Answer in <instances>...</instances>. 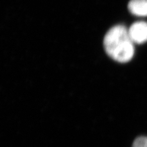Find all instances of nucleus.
Wrapping results in <instances>:
<instances>
[{"mask_svg":"<svg viewBox=\"0 0 147 147\" xmlns=\"http://www.w3.org/2000/svg\"><path fill=\"white\" fill-rule=\"evenodd\" d=\"M128 32L134 43L143 44L147 42V23L146 22H136L129 27Z\"/></svg>","mask_w":147,"mask_h":147,"instance_id":"obj_2","label":"nucleus"},{"mask_svg":"<svg viewBox=\"0 0 147 147\" xmlns=\"http://www.w3.org/2000/svg\"><path fill=\"white\" fill-rule=\"evenodd\" d=\"M132 147H147V137H139L135 140Z\"/></svg>","mask_w":147,"mask_h":147,"instance_id":"obj_4","label":"nucleus"},{"mask_svg":"<svg viewBox=\"0 0 147 147\" xmlns=\"http://www.w3.org/2000/svg\"><path fill=\"white\" fill-rule=\"evenodd\" d=\"M104 46L108 56L120 63L129 61L134 55V42L123 25H116L106 33Z\"/></svg>","mask_w":147,"mask_h":147,"instance_id":"obj_1","label":"nucleus"},{"mask_svg":"<svg viewBox=\"0 0 147 147\" xmlns=\"http://www.w3.org/2000/svg\"><path fill=\"white\" fill-rule=\"evenodd\" d=\"M128 9L135 16H147V0H131Z\"/></svg>","mask_w":147,"mask_h":147,"instance_id":"obj_3","label":"nucleus"}]
</instances>
